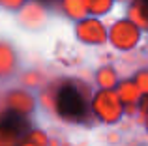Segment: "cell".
<instances>
[{"label": "cell", "mask_w": 148, "mask_h": 146, "mask_svg": "<svg viewBox=\"0 0 148 146\" xmlns=\"http://www.w3.org/2000/svg\"><path fill=\"white\" fill-rule=\"evenodd\" d=\"M56 111L64 120L68 122H84L90 114L88 101L84 94L75 86V84H64L60 86L56 94Z\"/></svg>", "instance_id": "1"}, {"label": "cell", "mask_w": 148, "mask_h": 146, "mask_svg": "<svg viewBox=\"0 0 148 146\" xmlns=\"http://www.w3.org/2000/svg\"><path fill=\"white\" fill-rule=\"evenodd\" d=\"M28 129H30L28 120L19 111L8 109L0 114V133H6V135H11V137H19V135H25Z\"/></svg>", "instance_id": "2"}]
</instances>
